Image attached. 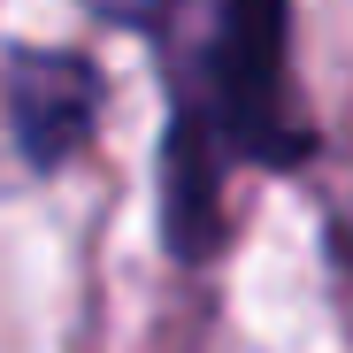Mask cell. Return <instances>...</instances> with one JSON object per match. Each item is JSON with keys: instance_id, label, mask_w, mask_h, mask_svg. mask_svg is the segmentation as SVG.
<instances>
[{"instance_id": "cell-1", "label": "cell", "mask_w": 353, "mask_h": 353, "mask_svg": "<svg viewBox=\"0 0 353 353\" xmlns=\"http://www.w3.org/2000/svg\"><path fill=\"white\" fill-rule=\"evenodd\" d=\"M169 46V139H161V239L176 261L223 246L230 176L300 169L315 123L292 85V0H200Z\"/></svg>"}, {"instance_id": "cell-2", "label": "cell", "mask_w": 353, "mask_h": 353, "mask_svg": "<svg viewBox=\"0 0 353 353\" xmlns=\"http://www.w3.org/2000/svg\"><path fill=\"white\" fill-rule=\"evenodd\" d=\"M100 131V62L77 46L8 54V139L39 176H62Z\"/></svg>"}]
</instances>
